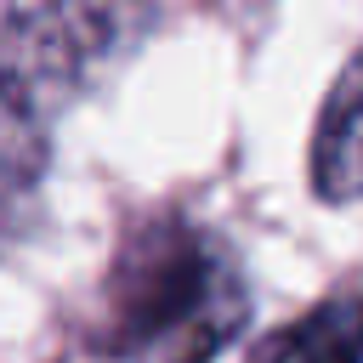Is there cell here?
<instances>
[{"label": "cell", "instance_id": "1", "mask_svg": "<svg viewBox=\"0 0 363 363\" xmlns=\"http://www.w3.org/2000/svg\"><path fill=\"white\" fill-rule=\"evenodd\" d=\"M244 323L250 278L233 244L182 210H159L125 227L85 346L96 363H210Z\"/></svg>", "mask_w": 363, "mask_h": 363}, {"label": "cell", "instance_id": "2", "mask_svg": "<svg viewBox=\"0 0 363 363\" xmlns=\"http://www.w3.org/2000/svg\"><path fill=\"white\" fill-rule=\"evenodd\" d=\"M153 23L159 0H6L0 79L40 119H57L102 91L136 57Z\"/></svg>", "mask_w": 363, "mask_h": 363}, {"label": "cell", "instance_id": "3", "mask_svg": "<svg viewBox=\"0 0 363 363\" xmlns=\"http://www.w3.org/2000/svg\"><path fill=\"white\" fill-rule=\"evenodd\" d=\"M45 125L51 119H40L0 79V250L11 238H23L34 210H40V182H45V164H51Z\"/></svg>", "mask_w": 363, "mask_h": 363}, {"label": "cell", "instance_id": "4", "mask_svg": "<svg viewBox=\"0 0 363 363\" xmlns=\"http://www.w3.org/2000/svg\"><path fill=\"white\" fill-rule=\"evenodd\" d=\"M312 187L329 204H357L363 199V51L340 68L318 136H312Z\"/></svg>", "mask_w": 363, "mask_h": 363}, {"label": "cell", "instance_id": "5", "mask_svg": "<svg viewBox=\"0 0 363 363\" xmlns=\"http://www.w3.org/2000/svg\"><path fill=\"white\" fill-rule=\"evenodd\" d=\"M250 363H363V295L335 289L250 346Z\"/></svg>", "mask_w": 363, "mask_h": 363}]
</instances>
